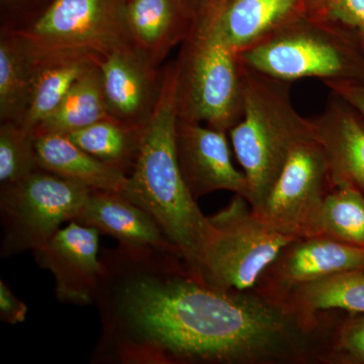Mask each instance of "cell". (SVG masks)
I'll return each instance as SVG.
<instances>
[{"instance_id":"cell-1","label":"cell","mask_w":364,"mask_h":364,"mask_svg":"<svg viewBox=\"0 0 364 364\" xmlns=\"http://www.w3.org/2000/svg\"><path fill=\"white\" fill-rule=\"evenodd\" d=\"M117 313L128 335L122 358L132 363H299L312 354L318 325L254 289L221 291L186 272L136 275L119 291Z\"/></svg>"},{"instance_id":"cell-2","label":"cell","mask_w":364,"mask_h":364,"mask_svg":"<svg viewBox=\"0 0 364 364\" xmlns=\"http://www.w3.org/2000/svg\"><path fill=\"white\" fill-rule=\"evenodd\" d=\"M178 73L163 75L159 95L140 129L139 149L122 195L145 210L176 248L186 273L200 282L203 254L215 234L186 186L177 156Z\"/></svg>"},{"instance_id":"cell-3","label":"cell","mask_w":364,"mask_h":364,"mask_svg":"<svg viewBox=\"0 0 364 364\" xmlns=\"http://www.w3.org/2000/svg\"><path fill=\"white\" fill-rule=\"evenodd\" d=\"M242 76L243 114L229 132L235 155L247 178L249 205L258 213L294 146L312 135L313 127L311 119L294 109L289 82L268 77L243 64Z\"/></svg>"},{"instance_id":"cell-4","label":"cell","mask_w":364,"mask_h":364,"mask_svg":"<svg viewBox=\"0 0 364 364\" xmlns=\"http://www.w3.org/2000/svg\"><path fill=\"white\" fill-rule=\"evenodd\" d=\"M176 62L178 119L229 132L243 114V76L239 54L203 6Z\"/></svg>"},{"instance_id":"cell-5","label":"cell","mask_w":364,"mask_h":364,"mask_svg":"<svg viewBox=\"0 0 364 364\" xmlns=\"http://www.w3.org/2000/svg\"><path fill=\"white\" fill-rule=\"evenodd\" d=\"M239 59L248 68L286 82L318 78L364 83V54L358 41L311 11L240 53Z\"/></svg>"},{"instance_id":"cell-6","label":"cell","mask_w":364,"mask_h":364,"mask_svg":"<svg viewBox=\"0 0 364 364\" xmlns=\"http://www.w3.org/2000/svg\"><path fill=\"white\" fill-rule=\"evenodd\" d=\"M215 234L203 254L200 284L221 291L254 289L293 237L270 227L240 195L208 217Z\"/></svg>"},{"instance_id":"cell-7","label":"cell","mask_w":364,"mask_h":364,"mask_svg":"<svg viewBox=\"0 0 364 364\" xmlns=\"http://www.w3.org/2000/svg\"><path fill=\"white\" fill-rule=\"evenodd\" d=\"M91 191L37 170L23 181L4 186L1 210L6 223V249L36 251L43 247L62 223L77 220Z\"/></svg>"},{"instance_id":"cell-8","label":"cell","mask_w":364,"mask_h":364,"mask_svg":"<svg viewBox=\"0 0 364 364\" xmlns=\"http://www.w3.org/2000/svg\"><path fill=\"white\" fill-rule=\"evenodd\" d=\"M329 161L316 136L296 144L259 212L279 233L296 239L320 234L321 214L332 191Z\"/></svg>"},{"instance_id":"cell-9","label":"cell","mask_w":364,"mask_h":364,"mask_svg":"<svg viewBox=\"0 0 364 364\" xmlns=\"http://www.w3.org/2000/svg\"><path fill=\"white\" fill-rule=\"evenodd\" d=\"M123 0H54L30 28L16 33L37 56L87 52L102 56L130 45Z\"/></svg>"},{"instance_id":"cell-10","label":"cell","mask_w":364,"mask_h":364,"mask_svg":"<svg viewBox=\"0 0 364 364\" xmlns=\"http://www.w3.org/2000/svg\"><path fill=\"white\" fill-rule=\"evenodd\" d=\"M364 269V249L326 235L296 239L280 251L254 291L284 303L291 291L336 273Z\"/></svg>"},{"instance_id":"cell-11","label":"cell","mask_w":364,"mask_h":364,"mask_svg":"<svg viewBox=\"0 0 364 364\" xmlns=\"http://www.w3.org/2000/svg\"><path fill=\"white\" fill-rule=\"evenodd\" d=\"M227 132L200 123L177 122V156L182 176L196 200L228 191L247 200V178L232 162Z\"/></svg>"},{"instance_id":"cell-12","label":"cell","mask_w":364,"mask_h":364,"mask_svg":"<svg viewBox=\"0 0 364 364\" xmlns=\"http://www.w3.org/2000/svg\"><path fill=\"white\" fill-rule=\"evenodd\" d=\"M100 233L95 228L72 221L35 251L39 264L54 275L61 301L85 304L93 296L105 274L98 260Z\"/></svg>"},{"instance_id":"cell-13","label":"cell","mask_w":364,"mask_h":364,"mask_svg":"<svg viewBox=\"0 0 364 364\" xmlns=\"http://www.w3.org/2000/svg\"><path fill=\"white\" fill-rule=\"evenodd\" d=\"M76 222L109 235L133 259L153 253L178 256L156 221L122 193L92 189Z\"/></svg>"},{"instance_id":"cell-14","label":"cell","mask_w":364,"mask_h":364,"mask_svg":"<svg viewBox=\"0 0 364 364\" xmlns=\"http://www.w3.org/2000/svg\"><path fill=\"white\" fill-rule=\"evenodd\" d=\"M98 66L109 117L140 127L159 95L160 90L155 91L154 66L130 45L98 57Z\"/></svg>"},{"instance_id":"cell-15","label":"cell","mask_w":364,"mask_h":364,"mask_svg":"<svg viewBox=\"0 0 364 364\" xmlns=\"http://www.w3.org/2000/svg\"><path fill=\"white\" fill-rule=\"evenodd\" d=\"M311 123L327 155L333 188L351 186L364 196V124L358 114L331 92L325 109Z\"/></svg>"},{"instance_id":"cell-16","label":"cell","mask_w":364,"mask_h":364,"mask_svg":"<svg viewBox=\"0 0 364 364\" xmlns=\"http://www.w3.org/2000/svg\"><path fill=\"white\" fill-rule=\"evenodd\" d=\"M205 6L214 13L228 44L240 54L309 13L311 0H223Z\"/></svg>"},{"instance_id":"cell-17","label":"cell","mask_w":364,"mask_h":364,"mask_svg":"<svg viewBox=\"0 0 364 364\" xmlns=\"http://www.w3.org/2000/svg\"><path fill=\"white\" fill-rule=\"evenodd\" d=\"M177 0H128L124 21L132 47L154 66L177 43L184 42L195 26Z\"/></svg>"},{"instance_id":"cell-18","label":"cell","mask_w":364,"mask_h":364,"mask_svg":"<svg viewBox=\"0 0 364 364\" xmlns=\"http://www.w3.org/2000/svg\"><path fill=\"white\" fill-rule=\"evenodd\" d=\"M33 136L39 168L95 191L122 193L126 188V172L91 156L65 134L44 133Z\"/></svg>"},{"instance_id":"cell-19","label":"cell","mask_w":364,"mask_h":364,"mask_svg":"<svg viewBox=\"0 0 364 364\" xmlns=\"http://www.w3.org/2000/svg\"><path fill=\"white\" fill-rule=\"evenodd\" d=\"M87 52H61L38 56L28 109L21 126L33 133L56 111L74 83L97 62Z\"/></svg>"},{"instance_id":"cell-20","label":"cell","mask_w":364,"mask_h":364,"mask_svg":"<svg viewBox=\"0 0 364 364\" xmlns=\"http://www.w3.org/2000/svg\"><path fill=\"white\" fill-rule=\"evenodd\" d=\"M38 56L14 33L0 42V116L2 122L21 124L32 92Z\"/></svg>"},{"instance_id":"cell-21","label":"cell","mask_w":364,"mask_h":364,"mask_svg":"<svg viewBox=\"0 0 364 364\" xmlns=\"http://www.w3.org/2000/svg\"><path fill=\"white\" fill-rule=\"evenodd\" d=\"M284 303L311 318H318L322 311L364 314V269L336 273L299 287Z\"/></svg>"},{"instance_id":"cell-22","label":"cell","mask_w":364,"mask_h":364,"mask_svg":"<svg viewBox=\"0 0 364 364\" xmlns=\"http://www.w3.org/2000/svg\"><path fill=\"white\" fill-rule=\"evenodd\" d=\"M109 117L97 59V63L74 83L56 111L33 134H69Z\"/></svg>"},{"instance_id":"cell-23","label":"cell","mask_w":364,"mask_h":364,"mask_svg":"<svg viewBox=\"0 0 364 364\" xmlns=\"http://www.w3.org/2000/svg\"><path fill=\"white\" fill-rule=\"evenodd\" d=\"M141 126H129L109 117L65 135L91 156L126 172L138 154Z\"/></svg>"},{"instance_id":"cell-24","label":"cell","mask_w":364,"mask_h":364,"mask_svg":"<svg viewBox=\"0 0 364 364\" xmlns=\"http://www.w3.org/2000/svg\"><path fill=\"white\" fill-rule=\"evenodd\" d=\"M320 234L364 249V196L348 186H335L326 196Z\"/></svg>"},{"instance_id":"cell-25","label":"cell","mask_w":364,"mask_h":364,"mask_svg":"<svg viewBox=\"0 0 364 364\" xmlns=\"http://www.w3.org/2000/svg\"><path fill=\"white\" fill-rule=\"evenodd\" d=\"M35 136L20 124L4 122L0 129V181L11 186L37 170Z\"/></svg>"},{"instance_id":"cell-26","label":"cell","mask_w":364,"mask_h":364,"mask_svg":"<svg viewBox=\"0 0 364 364\" xmlns=\"http://www.w3.org/2000/svg\"><path fill=\"white\" fill-rule=\"evenodd\" d=\"M310 11L353 36L364 54V0H317Z\"/></svg>"},{"instance_id":"cell-27","label":"cell","mask_w":364,"mask_h":364,"mask_svg":"<svg viewBox=\"0 0 364 364\" xmlns=\"http://www.w3.org/2000/svg\"><path fill=\"white\" fill-rule=\"evenodd\" d=\"M326 359L364 364V314H350L345 318L333 342L331 354Z\"/></svg>"},{"instance_id":"cell-28","label":"cell","mask_w":364,"mask_h":364,"mask_svg":"<svg viewBox=\"0 0 364 364\" xmlns=\"http://www.w3.org/2000/svg\"><path fill=\"white\" fill-rule=\"evenodd\" d=\"M325 85L347 102L364 124V83L354 81H328Z\"/></svg>"},{"instance_id":"cell-29","label":"cell","mask_w":364,"mask_h":364,"mask_svg":"<svg viewBox=\"0 0 364 364\" xmlns=\"http://www.w3.org/2000/svg\"><path fill=\"white\" fill-rule=\"evenodd\" d=\"M28 308L16 298L4 282H0V316L4 322L18 324L26 318Z\"/></svg>"},{"instance_id":"cell-30","label":"cell","mask_w":364,"mask_h":364,"mask_svg":"<svg viewBox=\"0 0 364 364\" xmlns=\"http://www.w3.org/2000/svg\"><path fill=\"white\" fill-rule=\"evenodd\" d=\"M223 1V0H208L207 4H218L220 2Z\"/></svg>"},{"instance_id":"cell-31","label":"cell","mask_w":364,"mask_h":364,"mask_svg":"<svg viewBox=\"0 0 364 364\" xmlns=\"http://www.w3.org/2000/svg\"><path fill=\"white\" fill-rule=\"evenodd\" d=\"M6 1H23V0H6Z\"/></svg>"},{"instance_id":"cell-32","label":"cell","mask_w":364,"mask_h":364,"mask_svg":"<svg viewBox=\"0 0 364 364\" xmlns=\"http://www.w3.org/2000/svg\"><path fill=\"white\" fill-rule=\"evenodd\" d=\"M315 1H317V0H311V4H314Z\"/></svg>"}]
</instances>
